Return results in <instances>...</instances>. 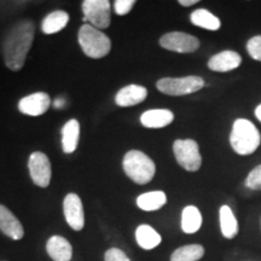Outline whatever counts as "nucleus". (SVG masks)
Listing matches in <instances>:
<instances>
[{
  "label": "nucleus",
  "instance_id": "nucleus-21",
  "mask_svg": "<svg viewBox=\"0 0 261 261\" xmlns=\"http://www.w3.org/2000/svg\"><path fill=\"white\" fill-rule=\"evenodd\" d=\"M167 203V196L163 191H150L138 196L137 205L140 210L146 212H154L162 208Z\"/></svg>",
  "mask_w": 261,
  "mask_h": 261
},
{
  "label": "nucleus",
  "instance_id": "nucleus-29",
  "mask_svg": "<svg viewBox=\"0 0 261 261\" xmlns=\"http://www.w3.org/2000/svg\"><path fill=\"white\" fill-rule=\"evenodd\" d=\"M197 3H198V0H179V4H180L181 6H185V8L197 4Z\"/></svg>",
  "mask_w": 261,
  "mask_h": 261
},
{
  "label": "nucleus",
  "instance_id": "nucleus-19",
  "mask_svg": "<svg viewBox=\"0 0 261 261\" xmlns=\"http://www.w3.org/2000/svg\"><path fill=\"white\" fill-rule=\"evenodd\" d=\"M136 240L139 247H142L145 250L154 249L161 243L162 237L155 228H152L150 225H139L136 230Z\"/></svg>",
  "mask_w": 261,
  "mask_h": 261
},
{
  "label": "nucleus",
  "instance_id": "nucleus-1",
  "mask_svg": "<svg viewBox=\"0 0 261 261\" xmlns=\"http://www.w3.org/2000/svg\"><path fill=\"white\" fill-rule=\"evenodd\" d=\"M34 35L35 25L31 19H21L6 32L2 42V54L10 70L18 71L23 68Z\"/></svg>",
  "mask_w": 261,
  "mask_h": 261
},
{
  "label": "nucleus",
  "instance_id": "nucleus-26",
  "mask_svg": "<svg viewBox=\"0 0 261 261\" xmlns=\"http://www.w3.org/2000/svg\"><path fill=\"white\" fill-rule=\"evenodd\" d=\"M247 51L253 60L261 62V35H255L248 40Z\"/></svg>",
  "mask_w": 261,
  "mask_h": 261
},
{
  "label": "nucleus",
  "instance_id": "nucleus-3",
  "mask_svg": "<svg viewBox=\"0 0 261 261\" xmlns=\"http://www.w3.org/2000/svg\"><path fill=\"white\" fill-rule=\"evenodd\" d=\"M123 171L136 184L144 185L152 180L156 173L154 161L139 150H129L122 161Z\"/></svg>",
  "mask_w": 261,
  "mask_h": 261
},
{
  "label": "nucleus",
  "instance_id": "nucleus-18",
  "mask_svg": "<svg viewBox=\"0 0 261 261\" xmlns=\"http://www.w3.org/2000/svg\"><path fill=\"white\" fill-rule=\"evenodd\" d=\"M68 22H69V15L65 11L57 10V11L50 12L46 17L42 19L41 31L44 34L47 35L56 34L67 27Z\"/></svg>",
  "mask_w": 261,
  "mask_h": 261
},
{
  "label": "nucleus",
  "instance_id": "nucleus-10",
  "mask_svg": "<svg viewBox=\"0 0 261 261\" xmlns=\"http://www.w3.org/2000/svg\"><path fill=\"white\" fill-rule=\"evenodd\" d=\"M64 218L74 231H81L85 226V213L81 198L74 192L68 194L63 201Z\"/></svg>",
  "mask_w": 261,
  "mask_h": 261
},
{
  "label": "nucleus",
  "instance_id": "nucleus-28",
  "mask_svg": "<svg viewBox=\"0 0 261 261\" xmlns=\"http://www.w3.org/2000/svg\"><path fill=\"white\" fill-rule=\"evenodd\" d=\"M104 261H130L123 250L119 248H110L104 254Z\"/></svg>",
  "mask_w": 261,
  "mask_h": 261
},
{
  "label": "nucleus",
  "instance_id": "nucleus-12",
  "mask_svg": "<svg viewBox=\"0 0 261 261\" xmlns=\"http://www.w3.org/2000/svg\"><path fill=\"white\" fill-rule=\"evenodd\" d=\"M0 231L14 241L22 240L24 236L21 221L4 204H0Z\"/></svg>",
  "mask_w": 261,
  "mask_h": 261
},
{
  "label": "nucleus",
  "instance_id": "nucleus-13",
  "mask_svg": "<svg viewBox=\"0 0 261 261\" xmlns=\"http://www.w3.org/2000/svg\"><path fill=\"white\" fill-rule=\"evenodd\" d=\"M242 63V57L236 51H221L219 54L214 55L208 61V68L217 73H226L237 69Z\"/></svg>",
  "mask_w": 261,
  "mask_h": 261
},
{
  "label": "nucleus",
  "instance_id": "nucleus-25",
  "mask_svg": "<svg viewBox=\"0 0 261 261\" xmlns=\"http://www.w3.org/2000/svg\"><path fill=\"white\" fill-rule=\"evenodd\" d=\"M246 187L250 190H261V165L256 166L249 174L247 175Z\"/></svg>",
  "mask_w": 261,
  "mask_h": 261
},
{
  "label": "nucleus",
  "instance_id": "nucleus-6",
  "mask_svg": "<svg viewBox=\"0 0 261 261\" xmlns=\"http://www.w3.org/2000/svg\"><path fill=\"white\" fill-rule=\"evenodd\" d=\"M175 160L185 171L196 172L202 166L200 146L194 139H177L173 144Z\"/></svg>",
  "mask_w": 261,
  "mask_h": 261
},
{
  "label": "nucleus",
  "instance_id": "nucleus-11",
  "mask_svg": "<svg viewBox=\"0 0 261 261\" xmlns=\"http://www.w3.org/2000/svg\"><path fill=\"white\" fill-rule=\"evenodd\" d=\"M51 106V98L45 92H35L22 98L18 102V110L24 115L39 116L45 114Z\"/></svg>",
  "mask_w": 261,
  "mask_h": 261
},
{
  "label": "nucleus",
  "instance_id": "nucleus-23",
  "mask_svg": "<svg viewBox=\"0 0 261 261\" xmlns=\"http://www.w3.org/2000/svg\"><path fill=\"white\" fill-rule=\"evenodd\" d=\"M192 24L197 25L207 31H218L221 27L220 19L205 9H197L190 15Z\"/></svg>",
  "mask_w": 261,
  "mask_h": 261
},
{
  "label": "nucleus",
  "instance_id": "nucleus-27",
  "mask_svg": "<svg viewBox=\"0 0 261 261\" xmlns=\"http://www.w3.org/2000/svg\"><path fill=\"white\" fill-rule=\"evenodd\" d=\"M135 4V0H115L114 2V10H115L116 15L125 16L133 9Z\"/></svg>",
  "mask_w": 261,
  "mask_h": 261
},
{
  "label": "nucleus",
  "instance_id": "nucleus-24",
  "mask_svg": "<svg viewBox=\"0 0 261 261\" xmlns=\"http://www.w3.org/2000/svg\"><path fill=\"white\" fill-rule=\"evenodd\" d=\"M204 255V248L201 244H188L179 247L171 255V261H198Z\"/></svg>",
  "mask_w": 261,
  "mask_h": 261
},
{
  "label": "nucleus",
  "instance_id": "nucleus-7",
  "mask_svg": "<svg viewBox=\"0 0 261 261\" xmlns=\"http://www.w3.org/2000/svg\"><path fill=\"white\" fill-rule=\"evenodd\" d=\"M84 22L97 29H107L112 22V6L108 0H85L83 3Z\"/></svg>",
  "mask_w": 261,
  "mask_h": 261
},
{
  "label": "nucleus",
  "instance_id": "nucleus-4",
  "mask_svg": "<svg viewBox=\"0 0 261 261\" xmlns=\"http://www.w3.org/2000/svg\"><path fill=\"white\" fill-rule=\"evenodd\" d=\"M77 39L84 54L94 60L106 57L112 50V40L109 37L91 24L81 25Z\"/></svg>",
  "mask_w": 261,
  "mask_h": 261
},
{
  "label": "nucleus",
  "instance_id": "nucleus-15",
  "mask_svg": "<svg viewBox=\"0 0 261 261\" xmlns=\"http://www.w3.org/2000/svg\"><path fill=\"white\" fill-rule=\"evenodd\" d=\"M46 252L54 261H70L73 257V247L67 238L62 236L48 238Z\"/></svg>",
  "mask_w": 261,
  "mask_h": 261
},
{
  "label": "nucleus",
  "instance_id": "nucleus-16",
  "mask_svg": "<svg viewBox=\"0 0 261 261\" xmlns=\"http://www.w3.org/2000/svg\"><path fill=\"white\" fill-rule=\"evenodd\" d=\"M174 120V114L168 109L146 110L140 116V122L146 128H163L171 125Z\"/></svg>",
  "mask_w": 261,
  "mask_h": 261
},
{
  "label": "nucleus",
  "instance_id": "nucleus-20",
  "mask_svg": "<svg viewBox=\"0 0 261 261\" xmlns=\"http://www.w3.org/2000/svg\"><path fill=\"white\" fill-rule=\"evenodd\" d=\"M220 230L221 233L227 240H232L238 233V223L232 210L228 205H221L219 210Z\"/></svg>",
  "mask_w": 261,
  "mask_h": 261
},
{
  "label": "nucleus",
  "instance_id": "nucleus-17",
  "mask_svg": "<svg viewBox=\"0 0 261 261\" xmlns=\"http://www.w3.org/2000/svg\"><path fill=\"white\" fill-rule=\"evenodd\" d=\"M80 139V123L71 119L62 128V148L65 154H71L77 148Z\"/></svg>",
  "mask_w": 261,
  "mask_h": 261
},
{
  "label": "nucleus",
  "instance_id": "nucleus-5",
  "mask_svg": "<svg viewBox=\"0 0 261 261\" xmlns=\"http://www.w3.org/2000/svg\"><path fill=\"white\" fill-rule=\"evenodd\" d=\"M156 87L160 92L168 96H185L203 89L204 80L195 75L185 77H163L156 83Z\"/></svg>",
  "mask_w": 261,
  "mask_h": 261
},
{
  "label": "nucleus",
  "instance_id": "nucleus-2",
  "mask_svg": "<svg viewBox=\"0 0 261 261\" xmlns=\"http://www.w3.org/2000/svg\"><path fill=\"white\" fill-rule=\"evenodd\" d=\"M230 144L238 155L254 154L261 144V135L253 122L247 119H237L230 135Z\"/></svg>",
  "mask_w": 261,
  "mask_h": 261
},
{
  "label": "nucleus",
  "instance_id": "nucleus-22",
  "mask_svg": "<svg viewBox=\"0 0 261 261\" xmlns=\"http://www.w3.org/2000/svg\"><path fill=\"white\" fill-rule=\"evenodd\" d=\"M202 226V214L195 205H188L181 213V230L185 233H195Z\"/></svg>",
  "mask_w": 261,
  "mask_h": 261
},
{
  "label": "nucleus",
  "instance_id": "nucleus-30",
  "mask_svg": "<svg viewBox=\"0 0 261 261\" xmlns=\"http://www.w3.org/2000/svg\"><path fill=\"white\" fill-rule=\"evenodd\" d=\"M64 104H65V100L63 98H57L56 100H55V108H57V109H62V108H64Z\"/></svg>",
  "mask_w": 261,
  "mask_h": 261
},
{
  "label": "nucleus",
  "instance_id": "nucleus-31",
  "mask_svg": "<svg viewBox=\"0 0 261 261\" xmlns=\"http://www.w3.org/2000/svg\"><path fill=\"white\" fill-rule=\"evenodd\" d=\"M255 116H256V119L259 120V121L261 122V104H260V106L256 107V109H255Z\"/></svg>",
  "mask_w": 261,
  "mask_h": 261
},
{
  "label": "nucleus",
  "instance_id": "nucleus-14",
  "mask_svg": "<svg viewBox=\"0 0 261 261\" xmlns=\"http://www.w3.org/2000/svg\"><path fill=\"white\" fill-rule=\"evenodd\" d=\"M148 96V90L140 85H127L122 87L115 96V103L119 107H132L144 102Z\"/></svg>",
  "mask_w": 261,
  "mask_h": 261
},
{
  "label": "nucleus",
  "instance_id": "nucleus-8",
  "mask_svg": "<svg viewBox=\"0 0 261 261\" xmlns=\"http://www.w3.org/2000/svg\"><path fill=\"white\" fill-rule=\"evenodd\" d=\"M161 47L178 54H192L200 48V40L184 32H171L160 39Z\"/></svg>",
  "mask_w": 261,
  "mask_h": 261
},
{
  "label": "nucleus",
  "instance_id": "nucleus-9",
  "mask_svg": "<svg viewBox=\"0 0 261 261\" xmlns=\"http://www.w3.org/2000/svg\"><path fill=\"white\" fill-rule=\"evenodd\" d=\"M29 174L33 182L39 188H47L52 177L51 162L47 155L41 151H35L28 160Z\"/></svg>",
  "mask_w": 261,
  "mask_h": 261
},
{
  "label": "nucleus",
  "instance_id": "nucleus-32",
  "mask_svg": "<svg viewBox=\"0 0 261 261\" xmlns=\"http://www.w3.org/2000/svg\"><path fill=\"white\" fill-rule=\"evenodd\" d=\"M260 230H261V218H260Z\"/></svg>",
  "mask_w": 261,
  "mask_h": 261
}]
</instances>
